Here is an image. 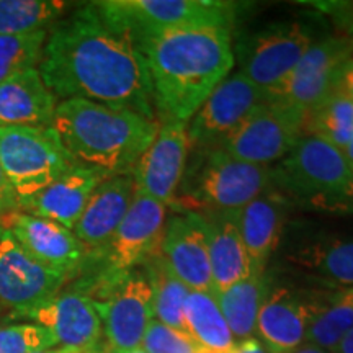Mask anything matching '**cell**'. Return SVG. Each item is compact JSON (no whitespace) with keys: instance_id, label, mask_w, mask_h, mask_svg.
I'll return each mask as SVG.
<instances>
[{"instance_id":"37","label":"cell","mask_w":353,"mask_h":353,"mask_svg":"<svg viewBox=\"0 0 353 353\" xmlns=\"http://www.w3.org/2000/svg\"><path fill=\"white\" fill-rule=\"evenodd\" d=\"M337 90L353 100V59H348L342 64L341 72H339Z\"/></svg>"},{"instance_id":"23","label":"cell","mask_w":353,"mask_h":353,"mask_svg":"<svg viewBox=\"0 0 353 353\" xmlns=\"http://www.w3.org/2000/svg\"><path fill=\"white\" fill-rule=\"evenodd\" d=\"M57 103L38 69L13 74L0 82V128L51 126Z\"/></svg>"},{"instance_id":"15","label":"cell","mask_w":353,"mask_h":353,"mask_svg":"<svg viewBox=\"0 0 353 353\" xmlns=\"http://www.w3.org/2000/svg\"><path fill=\"white\" fill-rule=\"evenodd\" d=\"M187 123L161 121L157 136L132 170L136 192L164 206L174 205L188 154Z\"/></svg>"},{"instance_id":"9","label":"cell","mask_w":353,"mask_h":353,"mask_svg":"<svg viewBox=\"0 0 353 353\" xmlns=\"http://www.w3.org/2000/svg\"><path fill=\"white\" fill-rule=\"evenodd\" d=\"M353 38L329 37L312 43L288 77L265 99L278 107L304 118L337 90L342 64L352 59Z\"/></svg>"},{"instance_id":"8","label":"cell","mask_w":353,"mask_h":353,"mask_svg":"<svg viewBox=\"0 0 353 353\" xmlns=\"http://www.w3.org/2000/svg\"><path fill=\"white\" fill-rule=\"evenodd\" d=\"M0 164L19 200L30 198L74 165L48 128H0Z\"/></svg>"},{"instance_id":"30","label":"cell","mask_w":353,"mask_h":353,"mask_svg":"<svg viewBox=\"0 0 353 353\" xmlns=\"http://www.w3.org/2000/svg\"><path fill=\"white\" fill-rule=\"evenodd\" d=\"M303 134L316 136L343 151L353 138V100L335 90L304 118Z\"/></svg>"},{"instance_id":"43","label":"cell","mask_w":353,"mask_h":353,"mask_svg":"<svg viewBox=\"0 0 353 353\" xmlns=\"http://www.w3.org/2000/svg\"><path fill=\"white\" fill-rule=\"evenodd\" d=\"M103 353H148L143 348H132V350H105Z\"/></svg>"},{"instance_id":"21","label":"cell","mask_w":353,"mask_h":353,"mask_svg":"<svg viewBox=\"0 0 353 353\" xmlns=\"http://www.w3.org/2000/svg\"><path fill=\"white\" fill-rule=\"evenodd\" d=\"M110 175L74 164L54 182L30 198H21L17 210L39 216L72 231L95 188Z\"/></svg>"},{"instance_id":"16","label":"cell","mask_w":353,"mask_h":353,"mask_svg":"<svg viewBox=\"0 0 353 353\" xmlns=\"http://www.w3.org/2000/svg\"><path fill=\"white\" fill-rule=\"evenodd\" d=\"M0 228L39 263L68 278L87 262L88 254L76 234L51 219L15 210L0 216Z\"/></svg>"},{"instance_id":"2","label":"cell","mask_w":353,"mask_h":353,"mask_svg":"<svg viewBox=\"0 0 353 353\" xmlns=\"http://www.w3.org/2000/svg\"><path fill=\"white\" fill-rule=\"evenodd\" d=\"M139 51L148 63L159 123H188L236 64L232 26L221 23L167 30Z\"/></svg>"},{"instance_id":"24","label":"cell","mask_w":353,"mask_h":353,"mask_svg":"<svg viewBox=\"0 0 353 353\" xmlns=\"http://www.w3.org/2000/svg\"><path fill=\"white\" fill-rule=\"evenodd\" d=\"M290 206L291 203L280 192L268 188L237 211L239 231L254 272L267 270L268 260L281 241Z\"/></svg>"},{"instance_id":"25","label":"cell","mask_w":353,"mask_h":353,"mask_svg":"<svg viewBox=\"0 0 353 353\" xmlns=\"http://www.w3.org/2000/svg\"><path fill=\"white\" fill-rule=\"evenodd\" d=\"M286 259L322 283L337 288L353 286V239L330 237L311 242L298 247Z\"/></svg>"},{"instance_id":"29","label":"cell","mask_w":353,"mask_h":353,"mask_svg":"<svg viewBox=\"0 0 353 353\" xmlns=\"http://www.w3.org/2000/svg\"><path fill=\"white\" fill-rule=\"evenodd\" d=\"M353 327V286L341 288L321 299L311 324L306 343L334 352L339 342Z\"/></svg>"},{"instance_id":"20","label":"cell","mask_w":353,"mask_h":353,"mask_svg":"<svg viewBox=\"0 0 353 353\" xmlns=\"http://www.w3.org/2000/svg\"><path fill=\"white\" fill-rule=\"evenodd\" d=\"M134 195L136 185L132 175H110L95 188L72 229L85 247L87 260L105 249L130 210Z\"/></svg>"},{"instance_id":"36","label":"cell","mask_w":353,"mask_h":353,"mask_svg":"<svg viewBox=\"0 0 353 353\" xmlns=\"http://www.w3.org/2000/svg\"><path fill=\"white\" fill-rule=\"evenodd\" d=\"M17 205H19V196H17L15 190L8 182L3 167L0 164V216L15 211Z\"/></svg>"},{"instance_id":"10","label":"cell","mask_w":353,"mask_h":353,"mask_svg":"<svg viewBox=\"0 0 353 353\" xmlns=\"http://www.w3.org/2000/svg\"><path fill=\"white\" fill-rule=\"evenodd\" d=\"M68 276L44 267L10 232L0 237V311L6 319H23L63 290Z\"/></svg>"},{"instance_id":"44","label":"cell","mask_w":353,"mask_h":353,"mask_svg":"<svg viewBox=\"0 0 353 353\" xmlns=\"http://www.w3.org/2000/svg\"><path fill=\"white\" fill-rule=\"evenodd\" d=\"M232 350V348H231ZM231 350L229 352H213V350H206V348H201L200 347V350H198V353H231Z\"/></svg>"},{"instance_id":"22","label":"cell","mask_w":353,"mask_h":353,"mask_svg":"<svg viewBox=\"0 0 353 353\" xmlns=\"http://www.w3.org/2000/svg\"><path fill=\"white\" fill-rule=\"evenodd\" d=\"M205 221L213 291L228 290L252 273L249 254L242 241L237 211H196Z\"/></svg>"},{"instance_id":"31","label":"cell","mask_w":353,"mask_h":353,"mask_svg":"<svg viewBox=\"0 0 353 353\" xmlns=\"http://www.w3.org/2000/svg\"><path fill=\"white\" fill-rule=\"evenodd\" d=\"M65 8L63 0H0V34L50 30Z\"/></svg>"},{"instance_id":"45","label":"cell","mask_w":353,"mask_h":353,"mask_svg":"<svg viewBox=\"0 0 353 353\" xmlns=\"http://www.w3.org/2000/svg\"><path fill=\"white\" fill-rule=\"evenodd\" d=\"M3 319H6V316H3V312L0 311V322H3Z\"/></svg>"},{"instance_id":"38","label":"cell","mask_w":353,"mask_h":353,"mask_svg":"<svg viewBox=\"0 0 353 353\" xmlns=\"http://www.w3.org/2000/svg\"><path fill=\"white\" fill-rule=\"evenodd\" d=\"M231 353H267V350H265V347L260 343V341L250 337L245 339V341L236 342V345L232 347Z\"/></svg>"},{"instance_id":"18","label":"cell","mask_w":353,"mask_h":353,"mask_svg":"<svg viewBox=\"0 0 353 353\" xmlns=\"http://www.w3.org/2000/svg\"><path fill=\"white\" fill-rule=\"evenodd\" d=\"M161 255L190 291H213L208 241L200 213L187 210L165 219Z\"/></svg>"},{"instance_id":"42","label":"cell","mask_w":353,"mask_h":353,"mask_svg":"<svg viewBox=\"0 0 353 353\" xmlns=\"http://www.w3.org/2000/svg\"><path fill=\"white\" fill-rule=\"evenodd\" d=\"M343 156H345V159H347V162L348 164H350V167H352V170H353V138L350 139V143L347 144V148L343 149Z\"/></svg>"},{"instance_id":"46","label":"cell","mask_w":353,"mask_h":353,"mask_svg":"<svg viewBox=\"0 0 353 353\" xmlns=\"http://www.w3.org/2000/svg\"><path fill=\"white\" fill-rule=\"evenodd\" d=\"M2 234H3V229H2V228H0V237H2Z\"/></svg>"},{"instance_id":"39","label":"cell","mask_w":353,"mask_h":353,"mask_svg":"<svg viewBox=\"0 0 353 353\" xmlns=\"http://www.w3.org/2000/svg\"><path fill=\"white\" fill-rule=\"evenodd\" d=\"M334 353H353V327L345 334V337L339 342Z\"/></svg>"},{"instance_id":"34","label":"cell","mask_w":353,"mask_h":353,"mask_svg":"<svg viewBox=\"0 0 353 353\" xmlns=\"http://www.w3.org/2000/svg\"><path fill=\"white\" fill-rule=\"evenodd\" d=\"M141 348L148 353H198L200 347L183 330L154 319L145 330Z\"/></svg>"},{"instance_id":"7","label":"cell","mask_w":353,"mask_h":353,"mask_svg":"<svg viewBox=\"0 0 353 353\" xmlns=\"http://www.w3.org/2000/svg\"><path fill=\"white\" fill-rule=\"evenodd\" d=\"M201 154V164L183 190L198 211H239L272 188L273 167L247 164L219 148Z\"/></svg>"},{"instance_id":"12","label":"cell","mask_w":353,"mask_h":353,"mask_svg":"<svg viewBox=\"0 0 353 353\" xmlns=\"http://www.w3.org/2000/svg\"><path fill=\"white\" fill-rule=\"evenodd\" d=\"M312 43L314 32L301 21L265 26L241 46V72L267 94L288 77Z\"/></svg>"},{"instance_id":"14","label":"cell","mask_w":353,"mask_h":353,"mask_svg":"<svg viewBox=\"0 0 353 353\" xmlns=\"http://www.w3.org/2000/svg\"><path fill=\"white\" fill-rule=\"evenodd\" d=\"M101 317L107 350L139 348L154 321L152 288L144 270H132L101 299H94Z\"/></svg>"},{"instance_id":"5","label":"cell","mask_w":353,"mask_h":353,"mask_svg":"<svg viewBox=\"0 0 353 353\" xmlns=\"http://www.w3.org/2000/svg\"><path fill=\"white\" fill-rule=\"evenodd\" d=\"M92 3L105 23L125 34L138 50L149 38L179 26H232L237 13V3L224 0H100Z\"/></svg>"},{"instance_id":"27","label":"cell","mask_w":353,"mask_h":353,"mask_svg":"<svg viewBox=\"0 0 353 353\" xmlns=\"http://www.w3.org/2000/svg\"><path fill=\"white\" fill-rule=\"evenodd\" d=\"M185 332L198 347L229 352L236 345L213 291H190L183 307Z\"/></svg>"},{"instance_id":"35","label":"cell","mask_w":353,"mask_h":353,"mask_svg":"<svg viewBox=\"0 0 353 353\" xmlns=\"http://www.w3.org/2000/svg\"><path fill=\"white\" fill-rule=\"evenodd\" d=\"M299 3L327 17L341 37L353 38V0H306Z\"/></svg>"},{"instance_id":"28","label":"cell","mask_w":353,"mask_h":353,"mask_svg":"<svg viewBox=\"0 0 353 353\" xmlns=\"http://www.w3.org/2000/svg\"><path fill=\"white\" fill-rule=\"evenodd\" d=\"M143 267L152 288L154 319L185 332L183 307L190 290L174 275L161 252L152 255Z\"/></svg>"},{"instance_id":"17","label":"cell","mask_w":353,"mask_h":353,"mask_svg":"<svg viewBox=\"0 0 353 353\" xmlns=\"http://www.w3.org/2000/svg\"><path fill=\"white\" fill-rule=\"evenodd\" d=\"M321 299L319 294L306 296L288 286L272 288L262 303L255 325L260 343L270 353H290L304 345Z\"/></svg>"},{"instance_id":"11","label":"cell","mask_w":353,"mask_h":353,"mask_svg":"<svg viewBox=\"0 0 353 353\" xmlns=\"http://www.w3.org/2000/svg\"><path fill=\"white\" fill-rule=\"evenodd\" d=\"M303 123L294 113L265 99L219 149L247 164L270 167L296 148L304 136Z\"/></svg>"},{"instance_id":"33","label":"cell","mask_w":353,"mask_h":353,"mask_svg":"<svg viewBox=\"0 0 353 353\" xmlns=\"http://www.w3.org/2000/svg\"><path fill=\"white\" fill-rule=\"evenodd\" d=\"M57 347L50 330L33 322H0V353H32Z\"/></svg>"},{"instance_id":"6","label":"cell","mask_w":353,"mask_h":353,"mask_svg":"<svg viewBox=\"0 0 353 353\" xmlns=\"http://www.w3.org/2000/svg\"><path fill=\"white\" fill-rule=\"evenodd\" d=\"M167 219V206L151 196L136 192L130 210L105 249L95 257L101 259L94 293L103 298L123 276L161 252V241Z\"/></svg>"},{"instance_id":"4","label":"cell","mask_w":353,"mask_h":353,"mask_svg":"<svg viewBox=\"0 0 353 353\" xmlns=\"http://www.w3.org/2000/svg\"><path fill=\"white\" fill-rule=\"evenodd\" d=\"M272 188L291 205L332 214L353 213V170L341 149L316 136H303L273 169Z\"/></svg>"},{"instance_id":"40","label":"cell","mask_w":353,"mask_h":353,"mask_svg":"<svg viewBox=\"0 0 353 353\" xmlns=\"http://www.w3.org/2000/svg\"><path fill=\"white\" fill-rule=\"evenodd\" d=\"M290 353H334V352H329V350H324V348L321 347H316V345H311V343H304L296 350L290 352Z\"/></svg>"},{"instance_id":"32","label":"cell","mask_w":353,"mask_h":353,"mask_svg":"<svg viewBox=\"0 0 353 353\" xmlns=\"http://www.w3.org/2000/svg\"><path fill=\"white\" fill-rule=\"evenodd\" d=\"M48 30L25 34H0V82L41 63Z\"/></svg>"},{"instance_id":"13","label":"cell","mask_w":353,"mask_h":353,"mask_svg":"<svg viewBox=\"0 0 353 353\" xmlns=\"http://www.w3.org/2000/svg\"><path fill=\"white\" fill-rule=\"evenodd\" d=\"M262 101L265 92L241 70L229 74L187 123L188 149L205 152L221 148Z\"/></svg>"},{"instance_id":"3","label":"cell","mask_w":353,"mask_h":353,"mask_svg":"<svg viewBox=\"0 0 353 353\" xmlns=\"http://www.w3.org/2000/svg\"><path fill=\"white\" fill-rule=\"evenodd\" d=\"M51 128L74 164L105 175H132L157 136L159 121L88 100H61Z\"/></svg>"},{"instance_id":"1","label":"cell","mask_w":353,"mask_h":353,"mask_svg":"<svg viewBox=\"0 0 353 353\" xmlns=\"http://www.w3.org/2000/svg\"><path fill=\"white\" fill-rule=\"evenodd\" d=\"M38 70L56 99L95 101L159 121L143 52L105 23L92 2L48 30Z\"/></svg>"},{"instance_id":"19","label":"cell","mask_w":353,"mask_h":353,"mask_svg":"<svg viewBox=\"0 0 353 353\" xmlns=\"http://www.w3.org/2000/svg\"><path fill=\"white\" fill-rule=\"evenodd\" d=\"M23 319L50 330L57 347L81 353H99L103 337L101 317L94 299L81 291L59 293Z\"/></svg>"},{"instance_id":"26","label":"cell","mask_w":353,"mask_h":353,"mask_svg":"<svg viewBox=\"0 0 353 353\" xmlns=\"http://www.w3.org/2000/svg\"><path fill=\"white\" fill-rule=\"evenodd\" d=\"M272 290L270 276L265 272H252L239 283L216 294L221 312L236 342L250 339L255 334L259 311Z\"/></svg>"},{"instance_id":"41","label":"cell","mask_w":353,"mask_h":353,"mask_svg":"<svg viewBox=\"0 0 353 353\" xmlns=\"http://www.w3.org/2000/svg\"><path fill=\"white\" fill-rule=\"evenodd\" d=\"M32 353H81L74 348H65V347H54V348H46V350H38Z\"/></svg>"}]
</instances>
